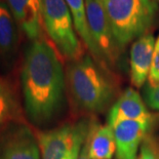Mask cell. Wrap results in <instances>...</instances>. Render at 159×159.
<instances>
[{
  "label": "cell",
  "instance_id": "cell-10",
  "mask_svg": "<svg viewBox=\"0 0 159 159\" xmlns=\"http://www.w3.org/2000/svg\"><path fill=\"white\" fill-rule=\"evenodd\" d=\"M155 37L145 34L134 41L130 48V82L136 89H141L147 83L153 63Z\"/></svg>",
  "mask_w": 159,
  "mask_h": 159
},
{
  "label": "cell",
  "instance_id": "cell-7",
  "mask_svg": "<svg viewBox=\"0 0 159 159\" xmlns=\"http://www.w3.org/2000/svg\"><path fill=\"white\" fill-rule=\"evenodd\" d=\"M0 159H41L38 140L23 123L12 124L0 136Z\"/></svg>",
  "mask_w": 159,
  "mask_h": 159
},
{
  "label": "cell",
  "instance_id": "cell-6",
  "mask_svg": "<svg viewBox=\"0 0 159 159\" xmlns=\"http://www.w3.org/2000/svg\"><path fill=\"white\" fill-rule=\"evenodd\" d=\"M85 6L89 32L101 60L106 67L114 66L123 49L115 38L102 0H85Z\"/></svg>",
  "mask_w": 159,
  "mask_h": 159
},
{
  "label": "cell",
  "instance_id": "cell-15",
  "mask_svg": "<svg viewBox=\"0 0 159 159\" xmlns=\"http://www.w3.org/2000/svg\"><path fill=\"white\" fill-rule=\"evenodd\" d=\"M16 23L8 5L0 0V57L8 59L16 43Z\"/></svg>",
  "mask_w": 159,
  "mask_h": 159
},
{
  "label": "cell",
  "instance_id": "cell-11",
  "mask_svg": "<svg viewBox=\"0 0 159 159\" xmlns=\"http://www.w3.org/2000/svg\"><path fill=\"white\" fill-rule=\"evenodd\" d=\"M12 13L16 23L31 40L42 38L41 0H4Z\"/></svg>",
  "mask_w": 159,
  "mask_h": 159
},
{
  "label": "cell",
  "instance_id": "cell-13",
  "mask_svg": "<svg viewBox=\"0 0 159 159\" xmlns=\"http://www.w3.org/2000/svg\"><path fill=\"white\" fill-rule=\"evenodd\" d=\"M16 123H22L18 97L11 83L0 77V131Z\"/></svg>",
  "mask_w": 159,
  "mask_h": 159
},
{
  "label": "cell",
  "instance_id": "cell-1",
  "mask_svg": "<svg viewBox=\"0 0 159 159\" xmlns=\"http://www.w3.org/2000/svg\"><path fill=\"white\" fill-rule=\"evenodd\" d=\"M21 85L25 111L32 123H48L62 110L66 73L57 50L47 40L32 41L27 48Z\"/></svg>",
  "mask_w": 159,
  "mask_h": 159
},
{
  "label": "cell",
  "instance_id": "cell-12",
  "mask_svg": "<svg viewBox=\"0 0 159 159\" xmlns=\"http://www.w3.org/2000/svg\"><path fill=\"white\" fill-rule=\"evenodd\" d=\"M89 159H111L116 153L113 128L108 124L93 128L86 142Z\"/></svg>",
  "mask_w": 159,
  "mask_h": 159
},
{
  "label": "cell",
  "instance_id": "cell-3",
  "mask_svg": "<svg viewBox=\"0 0 159 159\" xmlns=\"http://www.w3.org/2000/svg\"><path fill=\"white\" fill-rule=\"evenodd\" d=\"M102 3L122 49L146 34L158 11L154 0H102Z\"/></svg>",
  "mask_w": 159,
  "mask_h": 159
},
{
  "label": "cell",
  "instance_id": "cell-17",
  "mask_svg": "<svg viewBox=\"0 0 159 159\" xmlns=\"http://www.w3.org/2000/svg\"><path fill=\"white\" fill-rule=\"evenodd\" d=\"M137 159H159V144L151 137H146Z\"/></svg>",
  "mask_w": 159,
  "mask_h": 159
},
{
  "label": "cell",
  "instance_id": "cell-5",
  "mask_svg": "<svg viewBox=\"0 0 159 159\" xmlns=\"http://www.w3.org/2000/svg\"><path fill=\"white\" fill-rule=\"evenodd\" d=\"M96 126L90 119L65 123L37 134L41 159H79L87 139Z\"/></svg>",
  "mask_w": 159,
  "mask_h": 159
},
{
  "label": "cell",
  "instance_id": "cell-16",
  "mask_svg": "<svg viewBox=\"0 0 159 159\" xmlns=\"http://www.w3.org/2000/svg\"><path fill=\"white\" fill-rule=\"evenodd\" d=\"M143 100L149 109L159 111V83H147L143 86Z\"/></svg>",
  "mask_w": 159,
  "mask_h": 159
},
{
  "label": "cell",
  "instance_id": "cell-2",
  "mask_svg": "<svg viewBox=\"0 0 159 159\" xmlns=\"http://www.w3.org/2000/svg\"><path fill=\"white\" fill-rule=\"evenodd\" d=\"M66 84L74 105L85 113H104L117 100L118 89L110 72L90 56L70 62Z\"/></svg>",
  "mask_w": 159,
  "mask_h": 159
},
{
  "label": "cell",
  "instance_id": "cell-18",
  "mask_svg": "<svg viewBox=\"0 0 159 159\" xmlns=\"http://www.w3.org/2000/svg\"><path fill=\"white\" fill-rule=\"evenodd\" d=\"M148 82L150 83H159V37L155 42L153 63H152L150 75H149Z\"/></svg>",
  "mask_w": 159,
  "mask_h": 159
},
{
  "label": "cell",
  "instance_id": "cell-4",
  "mask_svg": "<svg viewBox=\"0 0 159 159\" xmlns=\"http://www.w3.org/2000/svg\"><path fill=\"white\" fill-rule=\"evenodd\" d=\"M41 15L43 28L57 52L70 62L81 59L83 46L65 0H41Z\"/></svg>",
  "mask_w": 159,
  "mask_h": 159
},
{
  "label": "cell",
  "instance_id": "cell-20",
  "mask_svg": "<svg viewBox=\"0 0 159 159\" xmlns=\"http://www.w3.org/2000/svg\"><path fill=\"white\" fill-rule=\"evenodd\" d=\"M154 1H155V2H158V3H159V0H154Z\"/></svg>",
  "mask_w": 159,
  "mask_h": 159
},
{
  "label": "cell",
  "instance_id": "cell-19",
  "mask_svg": "<svg viewBox=\"0 0 159 159\" xmlns=\"http://www.w3.org/2000/svg\"><path fill=\"white\" fill-rule=\"evenodd\" d=\"M79 159H89V152H87V148H86V144H85V146L83 147L82 151H81V154H80V156H79Z\"/></svg>",
  "mask_w": 159,
  "mask_h": 159
},
{
  "label": "cell",
  "instance_id": "cell-14",
  "mask_svg": "<svg viewBox=\"0 0 159 159\" xmlns=\"http://www.w3.org/2000/svg\"><path fill=\"white\" fill-rule=\"evenodd\" d=\"M67 5L70 9V12L72 15L74 27L77 32V34L80 37L81 41L87 49L89 50L91 56L97 61L100 65L104 66L102 60H101L99 52H98L94 42L93 40V37L90 35L89 23H87V16H86V6H85V0H65Z\"/></svg>",
  "mask_w": 159,
  "mask_h": 159
},
{
  "label": "cell",
  "instance_id": "cell-9",
  "mask_svg": "<svg viewBox=\"0 0 159 159\" xmlns=\"http://www.w3.org/2000/svg\"><path fill=\"white\" fill-rule=\"evenodd\" d=\"M129 119L152 124V116L141 94L134 89H125L110 108L107 124L112 126L119 120Z\"/></svg>",
  "mask_w": 159,
  "mask_h": 159
},
{
  "label": "cell",
  "instance_id": "cell-8",
  "mask_svg": "<svg viewBox=\"0 0 159 159\" xmlns=\"http://www.w3.org/2000/svg\"><path fill=\"white\" fill-rule=\"evenodd\" d=\"M117 159H137L151 124L123 119L113 124Z\"/></svg>",
  "mask_w": 159,
  "mask_h": 159
}]
</instances>
